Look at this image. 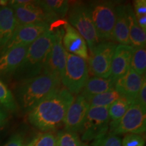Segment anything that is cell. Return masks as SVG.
Masks as SVG:
<instances>
[{
    "instance_id": "cell-8",
    "label": "cell",
    "mask_w": 146,
    "mask_h": 146,
    "mask_svg": "<svg viewBox=\"0 0 146 146\" xmlns=\"http://www.w3.org/2000/svg\"><path fill=\"white\" fill-rule=\"evenodd\" d=\"M117 45L114 41H100L89 50L90 54L87 62L91 75L101 78L110 76L111 63Z\"/></svg>"
},
{
    "instance_id": "cell-29",
    "label": "cell",
    "mask_w": 146,
    "mask_h": 146,
    "mask_svg": "<svg viewBox=\"0 0 146 146\" xmlns=\"http://www.w3.org/2000/svg\"><path fill=\"white\" fill-rule=\"evenodd\" d=\"M34 146H57V136L48 132L41 135Z\"/></svg>"
},
{
    "instance_id": "cell-35",
    "label": "cell",
    "mask_w": 146,
    "mask_h": 146,
    "mask_svg": "<svg viewBox=\"0 0 146 146\" xmlns=\"http://www.w3.org/2000/svg\"><path fill=\"white\" fill-rule=\"evenodd\" d=\"M8 113L3 108L0 106V125H4L8 118Z\"/></svg>"
},
{
    "instance_id": "cell-6",
    "label": "cell",
    "mask_w": 146,
    "mask_h": 146,
    "mask_svg": "<svg viewBox=\"0 0 146 146\" xmlns=\"http://www.w3.org/2000/svg\"><path fill=\"white\" fill-rule=\"evenodd\" d=\"M87 62L83 58L67 53L65 70L61 84L71 94H80L89 78Z\"/></svg>"
},
{
    "instance_id": "cell-3",
    "label": "cell",
    "mask_w": 146,
    "mask_h": 146,
    "mask_svg": "<svg viewBox=\"0 0 146 146\" xmlns=\"http://www.w3.org/2000/svg\"><path fill=\"white\" fill-rule=\"evenodd\" d=\"M53 40L54 32L50 29L29 45L23 62L13 75L16 81H26L43 72Z\"/></svg>"
},
{
    "instance_id": "cell-26",
    "label": "cell",
    "mask_w": 146,
    "mask_h": 146,
    "mask_svg": "<svg viewBox=\"0 0 146 146\" xmlns=\"http://www.w3.org/2000/svg\"><path fill=\"white\" fill-rule=\"evenodd\" d=\"M56 136L57 146H81L83 144L76 133L68 132L65 130L60 131Z\"/></svg>"
},
{
    "instance_id": "cell-7",
    "label": "cell",
    "mask_w": 146,
    "mask_h": 146,
    "mask_svg": "<svg viewBox=\"0 0 146 146\" xmlns=\"http://www.w3.org/2000/svg\"><path fill=\"white\" fill-rule=\"evenodd\" d=\"M68 13V23L83 36L89 50L100 43L87 5L74 3L70 6Z\"/></svg>"
},
{
    "instance_id": "cell-15",
    "label": "cell",
    "mask_w": 146,
    "mask_h": 146,
    "mask_svg": "<svg viewBox=\"0 0 146 146\" xmlns=\"http://www.w3.org/2000/svg\"><path fill=\"white\" fill-rule=\"evenodd\" d=\"M145 75H139L130 68L126 74L116 80L114 89L121 96L125 97L135 102L141 87Z\"/></svg>"
},
{
    "instance_id": "cell-37",
    "label": "cell",
    "mask_w": 146,
    "mask_h": 146,
    "mask_svg": "<svg viewBox=\"0 0 146 146\" xmlns=\"http://www.w3.org/2000/svg\"><path fill=\"white\" fill-rule=\"evenodd\" d=\"M3 125H0V130H1V129H3Z\"/></svg>"
},
{
    "instance_id": "cell-17",
    "label": "cell",
    "mask_w": 146,
    "mask_h": 146,
    "mask_svg": "<svg viewBox=\"0 0 146 146\" xmlns=\"http://www.w3.org/2000/svg\"><path fill=\"white\" fill-rule=\"evenodd\" d=\"M133 47L118 44L115 49L111 63L110 77L115 81L123 76L130 68Z\"/></svg>"
},
{
    "instance_id": "cell-18",
    "label": "cell",
    "mask_w": 146,
    "mask_h": 146,
    "mask_svg": "<svg viewBox=\"0 0 146 146\" xmlns=\"http://www.w3.org/2000/svg\"><path fill=\"white\" fill-rule=\"evenodd\" d=\"M116 18L113 29V41L120 45H130L129 35V20L126 5H116Z\"/></svg>"
},
{
    "instance_id": "cell-5",
    "label": "cell",
    "mask_w": 146,
    "mask_h": 146,
    "mask_svg": "<svg viewBox=\"0 0 146 146\" xmlns=\"http://www.w3.org/2000/svg\"><path fill=\"white\" fill-rule=\"evenodd\" d=\"M116 6L110 1H96L87 5L100 41H113Z\"/></svg>"
},
{
    "instance_id": "cell-12",
    "label": "cell",
    "mask_w": 146,
    "mask_h": 146,
    "mask_svg": "<svg viewBox=\"0 0 146 146\" xmlns=\"http://www.w3.org/2000/svg\"><path fill=\"white\" fill-rule=\"evenodd\" d=\"M50 29V25L45 23L16 25L12 37L0 54L16 47L30 45Z\"/></svg>"
},
{
    "instance_id": "cell-21",
    "label": "cell",
    "mask_w": 146,
    "mask_h": 146,
    "mask_svg": "<svg viewBox=\"0 0 146 146\" xmlns=\"http://www.w3.org/2000/svg\"><path fill=\"white\" fill-rule=\"evenodd\" d=\"M126 8L129 20V35L130 45L133 48L145 47V32L139 26L131 5L130 4L126 5Z\"/></svg>"
},
{
    "instance_id": "cell-20",
    "label": "cell",
    "mask_w": 146,
    "mask_h": 146,
    "mask_svg": "<svg viewBox=\"0 0 146 146\" xmlns=\"http://www.w3.org/2000/svg\"><path fill=\"white\" fill-rule=\"evenodd\" d=\"M16 25L14 11L11 7H0V52L12 37Z\"/></svg>"
},
{
    "instance_id": "cell-14",
    "label": "cell",
    "mask_w": 146,
    "mask_h": 146,
    "mask_svg": "<svg viewBox=\"0 0 146 146\" xmlns=\"http://www.w3.org/2000/svg\"><path fill=\"white\" fill-rule=\"evenodd\" d=\"M64 31L62 44L66 52L87 61L89 58L88 46L83 36L68 23L64 24Z\"/></svg>"
},
{
    "instance_id": "cell-19",
    "label": "cell",
    "mask_w": 146,
    "mask_h": 146,
    "mask_svg": "<svg viewBox=\"0 0 146 146\" xmlns=\"http://www.w3.org/2000/svg\"><path fill=\"white\" fill-rule=\"evenodd\" d=\"M115 82L110 76L108 78L92 76L87 79L79 94L89 102L93 97L114 89Z\"/></svg>"
},
{
    "instance_id": "cell-31",
    "label": "cell",
    "mask_w": 146,
    "mask_h": 146,
    "mask_svg": "<svg viewBox=\"0 0 146 146\" xmlns=\"http://www.w3.org/2000/svg\"><path fill=\"white\" fill-rule=\"evenodd\" d=\"M137 103L139 104L143 108L146 110V79L145 75L144 76L143 83H142L141 87L139 91L137 97L135 101Z\"/></svg>"
},
{
    "instance_id": "cell-22",
    "label": "cell",
    "mask_w": 146,
    "mask_h": 146,
    "mask_svg": "<svg viewBox=\"0 0 146 146\" xmlns=\"http://www.w3.org/2000/svg\"><path fill=\"white\" fill-rule=\"evenodd\" d=\"M134 102L124 96H120L108 107L110 123H115L124 116Z\"/></svg>"
},
{
    "instance_id": "cell-2",
    "label": "cell",
    "mask_w": 146,
    "mask_h": 146,
    "mask_svg": "<svg viewBox=\"0 0 146 146\" xmlns=\"http://www.w3.org/2000/svg\"><path fill=\"white\" fill-rule=\"evenodd\" d=\"M61 87V81L52 74L42 72L39 75L20 82L15 89L17 106L29 113L40 102Z\"/></svg>"
},
{
    "instance_id": "cell-33",
    "label": "cell",
    "mask_w": 146,
    "mask_h": 146,
    "mask_svg": "<svg viewBox=\"0 0 146 146\" xmlns=\"http://www.w3.org/2000/svg\"><path fill=\"white\" fill-rule=\"evenodd\" d=\"M23 138L21 135H14L3 146H23Z\"/></svg>"
},
{
    "instance_id": "cell-16",
    "label": "cell",
    "mask_w": 146,
    "mask_h": 146,
    "mask_svg": "<svg viewBox=\"0 0 146 146\" xmlns=\"http://www.w3.org/2000/svg\"><path fill=\"white\" fill-rule=\"evenodd\" d=\"M29 45L16 47L0 54V76H13L25 58Z\"/></svg>"
},
{
    "instance_id": "cell-10",
    "label": "cell",
    "mask_w": 146,
    "mask_h": 146,
    "mask_svg": "<svg viewBox=\"0 0 146 146\" xmlns=\"http://www.w3.org/2000/svg\"><path fill=\"white\" fill-rule=\"evenodd\" d=\"M110 120L108 107H89L81 131V139L94 141L107 134Z\"/></svg>"
},
{
    "instance_id": "cell-38",
    "label": "cell",
    "mask_w": 146,
    "mask_h": 146,
    "mask_svg": "<svg viewBox=\"0 0 146 146\" xmlns=\"http://www.w3.org/2000/svg\"><path fill=\"white\" fill-rule=\"evenodd\" d=\"M81 146H89V145H86V144H84V143H83Z\"/></svg>"
},
{
    "instance_id": "cell-30",
    "label": "cell",
    "mask_w": 146,
    "mask_h": 146,
    "mask_svg": "<svg viewBox=\"0 0 146 146\" xmlns=\"http://www.w3.org/2000/svg\"><path fill=\"white\" fill-rule=\"evenodd\" d=\"M122 146H144V139L140 135L129 133L124 137Z\"/></svg>"
},
{
    "instance_id": "cell-34",
    "label": "cell",
    "mask_w": 146,
    "mask_h": 146,
    "mask_svg": "<svg viewBox=\"0 0 146 146\" xmlns=\"http://www.w3.org/2000/svg\"><path fill=\"white\" fill-rule=\"evenodd\" d=\"M136 21L137 22L139 26L146 32V15L137 16Z\"/></svg>"
},
{
    "instance_id": "cell-4",
    "label": "cell",
    "mask_w": 146,
    "mask_h": 146,
    "mask_svg": "<svg viewBox=\"0 0 146 146\" xmlns=\"http://www.w3.org/2000/svg\"><path fill=\"white\" fill-rule=\"evenodd\" d=\"M8 4L14 11L17 25L37 23L50 25L60 19L42 1L16 0L9 1Z\"/></svg>"
},
{
    "instance_id": "cell-1",
    "label": "cell",
    "mask_w": 146,
    "mask_h": 146,
    "mask_svg": "<svg viewBox=\"0 0 146 146\" xmlns=\"http://www.w3.org/2000/svg\"><path fill=\"white\" fill-rule=\"evenodd\" d=\"M74 98L67 89L61 87L28 113L29 123L43 132L56 130L64 124L66 113Z\"/></svg>"
},
{
    "instance_id": "cell-23",
    "label": "cell",
    "mask_w": 146,
    "mask_h": 146,
    "mask_svg": "<svg viewBox=\"0 0 146 146\" xmlns=\"http://www.w3.org/2000/svg\"><path fill=\"white\" fill-rule=\"evenodd\" d=\"M130 68L139 75H145L146 71L145 47L133 48Z\"/></svg>"
},
{
    "instance_id": "cell-11",
    "label": "cell",
    "mask_w": 146,
    "mask_h": 146,
    "mask_svg": "<svg viewBox=\"0 0 146 146\" xmlns=\"http://www.w3.org/2000/svg\"><path fill=\"white\" fill-rule=\"evenodd\" d=\"M54 40L50 52L47 56L43 72L52 74L61 81L66 62L67 52L62 44L64 29L59 28L53 31Z\"/></svg>"
},
{
    "instance_id": "cell-32",
    "label": "cell",
    "mask_w": 146,
    "mask_h": 146,
    "mask_svg": "<svg viewBox=\"0 0 146 146\" xmlns=\"http://www.w3.org/2000/svg\"><path fill=\"white\" fill-rule=\"evenodd\" d=\"M133 9L135 17L146 15V1L145 0H135L133 2Z\"/></svg>"
},
{
    "instance_id": "cell-13",
    "label": "cell",
    "mask_w": 146,
    "mask_h": 146,
    "mask_svg": "<svg viewBox=\"0 0 146 146\" xmlns=\"http://www.w3.org/2000/svg\"><path fill=\"white\" fill-rule=\"evenodd\" d=\"M89 107V102L83 97L80 94L76 95L66 113L64 120V130L81 133Z\"/></svg>"
},
{
    "instance_id": "cell-28",
    "label": "cell",
    "mask_w": 146,
    "mask_h": 146,
    "mask_svg": "<svg viewBox=\"0 0 146 146\" xmlns=\"http://www.w3.org/2000/svg\"><path fill=\"white\" fill-rule=\"evenodd\" d=\"M91 146H122V141L117 135L106 134L93 141Z\"/></svg>"
},
{
    "instance_id": "cell-25",
    "label": "cell",
    "mask_w": 146,
    "mask_h": 146,
    "mask_svg": "<svg viewBox=\"0 0 146 146\" xmlns=\"http://www.w3.org/2000/svg\"><path fill=\"white\" fill-rule=\"evenodd\" d=\"M0 106L5 110L14 112L17 110V104L14 95L0 78Z\"/></svg>"
},
{
    "instance_id": "cell-9",
    "label": "cell",
    "mask_w": 146,
    "mask_h": 146,
    "mask_svg": "<svg viewBox=\"0 0 146 146\" xmlns=\"http://www.w3.org/2000/svg\"><path fill=\"white\" fill-rule=\"evenodd\" d=\"M146 129V110L134 102L124 116L115 123H110L109 133L113 135L122 134H141Z\"/></svg>"
},
{
    "instance_id": "cell-36",
    "label": "cell",
    "mask_w": 146,
    "mask_h": 146,
    "mask_svg": "<svg viewBox=\"0 0 146 146\" xmlns=\"http://www.w3.org/2000/svg\"><path fill=\"white\" fill-rule=\"evenodd\" d=\"M38 137H39V136L36 137H35V138H34L33 139L32 141H31L30 142H29V143H27V144H26V145H23V146H34L35 144V143H36V141H37Z\"/></svg>"
},
{
    "instance_id": "cell-24",
    "label": "cell",
    "mask_w": 146,
    "mask_h": 146,
    "mask_svg": "<svg viewBox=\"0 0 146 146\" xmlns=\"http://www.w3.org/2000/svg\"><path fill=\"white\" fill-rule=\"evenodd\" d=\"M121 96L115 89L93 97L89 101L90 107H109Z\"/></svg>"
},
{
    "instance_id": "cell-27",
    "label": "cell",
    "mask_w": 146,
    "mask_h": 146,
    "mask_svg": "<svg viewBox=\"0 0 146 146\" xmlns=\"http://www.w3.org/2000/svg\"><path fill=\"white\" fill-rule=\"evenodd\" d=\"M42 2L60 18H64L70 8V3L66 0H44Z\"/></svg>"
}]
</instances>
